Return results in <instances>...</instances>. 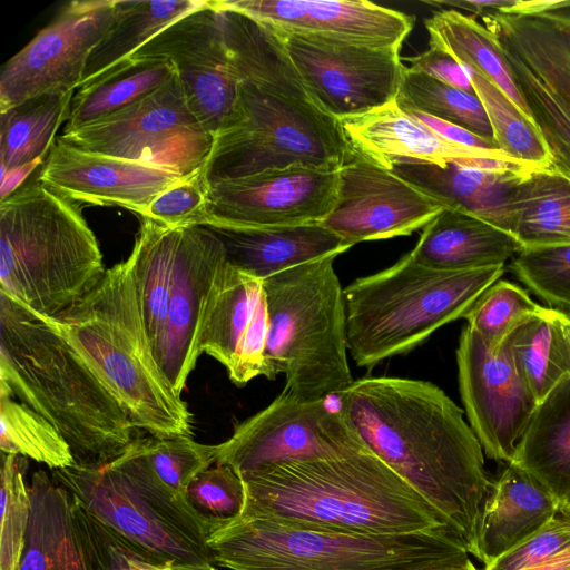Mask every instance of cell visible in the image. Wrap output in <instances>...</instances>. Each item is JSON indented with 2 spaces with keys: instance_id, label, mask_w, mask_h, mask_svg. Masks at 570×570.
<instances>
[{
  "instance_id": "obj_1",
  "label": "cell",
  "mask_w": 570,
  "mask_h": 570,
  "mask_svg": "<svg viewBox=\"0 0 570 570\" xmlns=\"http://www.w3.org/2000/svg\"><path fill=\"white\" fill-rule=\"evenodd\" d=\"M365 445L449 522L479 560L478 528L492 480L480 441L435 384L363 377L335 395Z\"/></svg>"
},
{
  "instance_id": "obj_2",
  "label": "cell",
  "mask_w": 570,
  "mask_h": 570,
  "mask_svg": "<svg viewBox=\"0 0 570 570\" xmlns=\"http://www.w3.org/2000/svg\"><path fill=\"white\" fill-rule=\"evenodd\" d=\"M214 6L238 80L234 112L213 139L206 183L293 165L340 170L352 151L341 120L313 99L281 38L252 18Z\"/></svg>"
},
{
  "instance_id": "obj_3",
  "label": "cell",
  "mask_w": 570,
  "mask_h": 570,
  "mask_svg": "<svg viewBox=\"0 0 570 570\" xmlns=\"http://www.w3.org/2000/svg\"><path fill=\"white\" fill-rule=\"evenodd\" d=\"M239 515L368 535L453 529L368 448L328 460L293 461L242 476Z\"/></svg>"
},
{
  "instance_id": "obj_4",
  "label": "cell",
  "mask_w": 570,
  "mask_h": 570,
  "mask_svg": "<svg viewBox=\"0 0 570 570\" xmlns=\"http://www.w3.org/2000/svg\"><path fill=\"white\" fill-rule=\"evenodd\" d=\"M0 381L58 430L77 465L100 468L141 435L68 341L1 291Z\"/></svg>"
},
{
  "instance_id": "obj_5",
  "label": "cell",
  "mask_w": 570,
  "mask_h": 570,
  "mask_svg": "<svg viewBox=\"0 0 570 570\" xmlns=\"http://www.w3.org/2000/svg\"><path fill=\"white\" fill-rule=\"evenodd\" d=\"M43 320L68 341L138 431L155 438L193 435L188 406L154 356L127 259L106 269L80 302Z\"/></svg>"
},
{
  "instance_id": "obj_6",
  "label": "cell",
  "mask_w": 570,
  "mask_h": 570,
  "mask_svg": "<svg viewBox=\"0 0 570 570\" xmlns=\"http://www.w3.org/2000/svg\"><path fill=\"white\" fill-rule=\"evenodd\" d=\"M106 273L75 202L38 178L0 200V291L47 318L80 302Z\"/></svg>"
},
{
  "instance_id": "obj_7",
  "label": "cell",
  "mask_w": 570,
  "mask_h": 570,
  "mask_svg": "<svg viewBox=\"0 0 570 570\" xmlns=\"http://www.w3.org/2000/svg\"><path fill=\"white\" fill-rule=\"evenodd\" d=\"M504 265L438 271L411 252L389 268L356 278L344 289L348 352L360 367L411 352L438 328L464 318Z\"/></svg>"
},
{
  "instance_id": "obj_8",
  "label": "cell",
  "mask_w": 570,
  "mask_h": 570,
  "mask_svg": "<svg viewBox=\"0 0 570 570\" xmlns=\"http://www.w3.org/2000/svg\"><path fill=\"white\" fill-rule=\"evenodd\" d=\"M140 436L100 468L73 464L52 470L51 476L94 517L158 564L179 570L214 564L208 538L218 525L157 476Z\"/></svg>"
},
{
  "instance_id": "obj_9",
  "label": "cell",
  "mask_w": 570,
  "mask_h": 570,
  "mask_svg": "<svg viewBox=\"0 0 570 570\" xmlns=\"http://www.w3.org/2000/svg\"><path fill=\"white\" fill-rule=\"evenodd\" d=\"M214 564L230 570H412L466 551L451 529L368 535L268 518H237L209 535Z\"/></svg>"
},
{
  "instance_id": "obj_10",
  "label": "cell",
  "mask_w": 570,
  "mask_h": 570,
  "mask_svg": "<svg viewBox=\"0 0 570 570\" xmlns=\"http://www.w3.org/2000/svg\"><path fill=\"white\" fill-rule=\"evenodd\" d=\"M336 256L263 281L268 312L266 360L274 377L284 374V389L302 401L335 396L354 382Z\"/></svg>"
},
{
  "instance_id": "obj_11",
  "label": "cell",
  "mask_w": 570,
  "mask_h": 570,
  "mask_svg": "<svg viewBox=\"0 0 570 570\" xmlns=\"http://www.w3.org/2000/svg\"><path fill=\"white\" fill-rule=\"evenodd\" d=\"M59 139L88 153L190 177L204 169L214 137L193 112L175 75L139 101Z\"/></svg>"
},
{
  "instance_id": "obj_12",
  "label": "cell",
  "mask_w": 570,
  "mask_h": 570,
  "mask_svg": "<svg viewBox=\"0 0 570 570\" xmlns=\"http://www.w3.org/2000/svg\"><path fill=\"white\" fill-rule=\"evenodd\" d=\"M366 448L327 399L302 401L284 389L215 445V464L230 465L245 476L276 464L335 459Z\"/></svg>"
},
{
  "instance_id": "obj_13",
  "label": "cell",
  "mask_w": 570,
  "mask_h": 570,
  "mask_svg": "<svg viewBox=\"0 0 570 570\" xmlns=\"http://www.w3.org/2000/svg\"><path fill=\"white\" fill-rule=\"evenodd\" d=\"M275 33L307 91L332 117L362 116L395 100L405 67L400 48Z\"/></svg>"
},
{
  "instance_id": "obj_14",
  "label": "cell",
  "mask_w": 570,
  "mask_h": 570,
  "mask_svg": "<svg viewBox=\"0 0 570 570\" xmlns=\"http://www.w3.org/2000/svg\"><path fill=\"white\" fill-rule=\"evenodd\" d=\"M115 0H75L1 68L0 112L79 88L87 59L112 21Z\"/></svg>"
},
{
  "instance_id": "obj_15",
  "label": "cell",
  "mask_w": 570,
  "mask_h": 570,
  "mask_svg": "<svg viewBox=\"0 0 570 570\" xmlns=\"http://www.w3.org/2000/svg\"><path fill=\"white\" fill-rule=\"evenodd\" d=\"M455 356L469 425L489 459L510 463L538 402L517 368L508 341L491 350L466 325Z\"/></svg>"
},
{
  "instance_id": "obj_16",
  "label": "cell",
  "mask_w": 570,
  "mask_h": 570,
  "mask_svg": "<svg viewBox=\"0 0 570 570\" xmlns=\"http://www.w3.org/2000/svg\"><path fill=\"white\" fill-rule=\"evenodd\" d=\"M338 184V170L303 165L208 183L206 227L321 223L336 204Z\"/></svg>"
},
{
  "instance_id": "obj_17",
  "label": "cell",
  "mask_w": 570,
  "mask_h": 570,
  "mask_svg": "<svg viewBox=\"0 0 570 570\" xmlns=\"http://www.w3.org/2000/svg\"><path fill=\"white\" fill-rule=\"evenodd\" d=\"M145 58L174 65L193 112L213 137L227 125L236 106L238 80L213 0L158 32L130 59Z\"/></svg>"
},
{
  "instance_id": "obj_18",
  "label": "cell",
  "mask_w": 570,
  "mask_h": 570,
  "mask_svg": "<svg viewBox=\"0 0 570 570\" xmlns=\"http://www.w3.org/2000/svg\"><path fill=\"white\" fill-rule=\"evenodd\" d=\"M338 176L336 204L321 224L350 248L361 242L407 236L444 209L436 199L354 148Z\"/></svg>"
},
{
  "instance_id": "obj_19",
  "label": "cell",
  "mask_w": 570,
  "mask_h": 570,
  "mask_svg": "<svg viewBox=\"0 0 570 570\" xmlns=\"http://www.w3.org/2000/svg\"><path fill=\"white\" fill-rule=\"evenodd\" d=\"M228 264L222 240L208 227L179 228L167 318L155 351L160 370L178 395L200 355L202 328Z\"/></svg>"
},
{
  "instance_id": "obj_20",
  "label": "cell",
  "mask_w": 570,
  "mask_h": 570,
  "mask_svg": "<svg viewBox=\"0 0 570 570\" xmlns=\"http://www.w3.org/2000/svg\"><path fill=\"white\" fill-rule=\"evenodd\" d=\"M278 33L401 48L414 17L365 0H216Z\"/></svg>"
},
{
  "instance_id": "obj_21",
  "label": "cell",
  "mask_w": 570,
  "mask_h": 570,
  "mask_svg": "<svg viewBox=\"0 0 570 570\" xmlns=\"http://www.w3.org/2000/svg\"><path fill=\"white\" fill-rule=\"evenodd\" d=\"M185 178L158 167L88 153L59 138L38 176L72 202L119 206L139 215L160 193Z\"/></svg>"
},
{
  "instance_id": "obj_22",
  "label": "cell",
  "mask_w": 570,
  "mask_h": 570,
  "mask_svg": "<svg viewBox=\"0 0 570 570\" xmlns=\"http://www.w3.org/2000/svg\"><path fill=\"white\" fill-rule=\"evenodd\" d=\"M341 122L352 148L390 170L409 163L446 167L451 163L464 165L481 158L518 160L501 149L470 148L448 141L395 100Z\"/></svg>"
},
{
  "instance_id": "obj_23",
  "label": "cell",
  "mask_w": 570,
  "mask_h": 570,
  "mask_svg": "<svg viewBox=\"0 0 570 570\" xmlns=\"http://www.w3.org/2000/svg\"><path fill=\"white\" fill-rule=\"evenodd\" d=\"M484 499L478 528L479 560L488 566L553 518L561 502L537 479L505 463Z\"/></svg>"
},
{
  "instance_id": "obj_24",
  "label": "cell",
  "mask_w": 570,
  "mask_h": 570,
  "mask_svg": "<svg viewBox=\"0 0 570 570\" xmlns=\"http://www.w3.org/2000/svg\"><path fill=\"white\" fill-rule=\"evenodd\" d=\"M392 170L444 208L478 217L513 236V195L528 173L494 171L455 163L439 167L426 163L395 165Z\"/></svg>"
},
{
  "instance_id": "obj_25",
  "label": "cell",
  "mask_w": 570,
  "mask_h": 570,
  "mask_svg": "<svg viewBox=\"0 0 570 570\" xmlns=\"http://www.w3.org/2000/svg\"><path fill=\"white\" fill-rule=\"evenodd\" d=\"M208 228L222 240L229 263L261 281L312 261L338 256L350 248L321 223Z\"/></svg>"
},
{
  "instance_id": "obj_26",
  "label": "cell",
  "mask_w": 570,
  "mask_h": 570,
  "mask_svg": "<svg viewBox=\"0 0 570 570\" xmlns=\"http://www.w3.org/2000/svg\"><path fill=\"white\" fill-rule=\"evenodd\" d=\"M480 18L498 45L570 108V18L501 11Z\"/></svg>"
},
{
  "instance_id": "obj_27",
  "label": "cell",
  "mask_w": 570,
  "mask_h": 570,
  "mask_svg": "<svg viewBox=\"0 0 570 570\" xmlns=\"http://www.w3.org/2000/svg\"><path fill=\"white\" fill-rule=\"evenodd\" d=\"M520 250L511 234L461 210L444 208L423 227L411 254L429 268L465 271L505 264Z\"/></svg>"
},
{
  "instance_id": "obj_28",
  "label": "cell",
  "mask_w": 570,
  "mask_h": 570,
  "mask_svg": "<svg viewBox=\"0 0 570 570\" xmlns=\"http://www.w3.org/2000/svg\"><path fill=\"white\" fill-rule=\"evenodd\" d=\"M29 497L21 570H87L75 532L70 492L38 470L29 482Z\"/></svg>"
},
{
  "instance_id": "obj_29",
  "label": "cell",
  "mask_w": 570,
  "mask_h": 570,
  "mask_svg": "<svg viewBox=\"0 0 570 570\" xmlns=\"http://www.w3.org/2000/svg\"><path fill=\"white\" fill-rule=\"evenodd\" d=\"M510 463L537 479L561 505L570 498V376L538 404Z\"/></svg>"
},
{
  "instance_id": "obj_30",
  "label": "cell",
  "mask_w": 570,
  "mask_h": 570,
  "mask_svg": "<svg viewBox=\"0 0 570 570\" xmlns=\"http://www.w3.org/2000/svg\"><path fill=\"white\" fill-rule=\"evenodd\" d=\"M206 1L115 0L110 27L90 52L79 88L129 60L158 32L203 7Z\"/></svg>"
},
{
  "instance_id": "obj_31",
  "label": "cell",
  "mask_w": 570,
  "mask_h": 570,
  "mask_svg": "<svg viewBox=\"0 0 570 570\" xmlns=\"http://www.w3.org/2000/svg\"><path fill=\"white\" fill-rule=\"evenodd\" d=\"M178 239L179 228H170L142 217L135 245L127 258L154 356L167 318Z\"/></svg>"
},
{
  "instance_id": "obj_32",
  "label": "cell",
  "mask_w": 570,
  "mask_h": 570,
  "mask_svg": "<svg viewBox=\"0 0 570 570\" xmlns=\"http://www.w3.org/2000/svg\"><path fill=\"white\" fill-rule=\"evenodd\" d=\"M433 42L463 66L476 71L499 88L535 125L515 82L512 69L492 33L473 16L453 9H439L424 21Z\"/></svg>"
},
{
  "instance_id": "obj_33",
  "label": "cell",
  "mask_w": 570,
  "mask_h": 570,
  "mask_svg": "<svg viewBox=\"0 0 570 570\" xmlns=\"http://www.w3.org/2000/svg\"><path fill=\"white\" fill-rule=\"evenodd\" d=\"M513 237L521 249L570 245V178L552 167L525 174L513 195Z\"/></svg>"
},
{
  "instance_id": "obj_34",
  "label": "cell",
  "mask_w": 570,
  "mask_h": 570,
  "mask_svg": "<svg viewBox=\"0 0 570 570\" xmlns=\"http://www.w3.org/2000/svg\"><path fill=\"white\" fill-rule=\"evenodd\" d=\"M176 75L161 58L129 59L96 81L77 89L63 132L73 131L153 94Z\"/></svg>"
},
{
  "instance_id": "obj_35",
  "label": "cell",
  "mask_w": 570,
  "mask_h": 570,
  "mask_svg": "<svg viewBox=\"0 0 570 570\" xmlns=\"http://www.w3.org/2000/svg\"><path fill=\"white\" fill-rule=\"evenodd\" d=\"M75 91L41 95L3 112L0 129L1 175L42 160L67 121Z\"/></svg>"
},
{
  "instance_id": "obj_36",
  "label": "cell",
  "mask_w": 570,
  "mask_h": 570,
  "mask_svg": "<svg viewBox=\"0 0 570 570\" xmlns=\"http://www.w3.org/2000/svg\"><path fill=\"white\" fill-rule=\"evenodd\" d=\"M263 295V281L228 264L199 337V353L229 372Z\"/></svg>"
},
{
  "instance_id": "obj_37",
  "label": "cell",
  "mask_w": 570,
  "mask_h": 570,
  "mask_svg": "<svg viewBox=\"0 0 570 570\" xmlns=\"http://www.w3.org/2000/svg\"><path fill=\"white\" fill-rule=\"evenodd\" d=\"M508 343L538 404L570 376V347L556 309L546 307L524 322Z\"/></svg>"
},
{
  "instance_id": "obj_38",
  "label": "cell",
  "mask_w": 570,
  "mask_h": 570,
  "mask_svg": "<svg viewBox=\"0 0 570 570\" xmlns=\"http://www.w3.org/2000/svg\"><path fill=\"white\" fill-rule=\"evenodd\" d=\"M0 449L47 465L51 471L75 464L71 449L43 416L19 402L0 381Z\"/></svg>"
},
{
  "instance_id": "obj_39",
  "label": "cell",
  "mask_w": 570,
  "mask_h": 570,
  "mask_svg": "<svg viewBox=\"0 0 570 570\" xmlns=\"http://www.w3.org/2000/svg\"><path fill=\"white\" fill-rule=\"evenodd\" d=\"M395 102L460 126L482 138L494 140L488 115L476 94L443 83L404 67Z\"/></svg>"
},
{
  "instance_id": "obj_40",
  "label": "cell",
  "mask_w": 570,
  "mask_h": 570,
  "mask_svg": "<svg viewBox=\"0 0 570 570\" xmlns=\"http://www.w3.org/2000/svg\"><path fill=\"white\" fill-rule=\"evenodd\" d=\"M466 69L474 91L483 104L498 147L531 166L551 167L550 154L538 127L492 82L476 71Z\"/></svg>"
},
{
  "instance_id": "obj_41",
  "label": "cell",
  "mask_w": 570,
  "mask_h": 570,
  "mask_svg": "<svg viewBox=\"0 0 570 570\" xmlns=\"http://www.w3.org/2000/svg\"><path fill=\"white\" fill-rule=\"evenodd\" d=\"M548 148L551 167L570 178V108L514 55L501 48Z\"/></svg>"
},
{
  "instance_id": "obj_42",
  "label": "cell",
  "mask_w": 570,
  "mask_h": 570,
  "mask_svg": "<svg viewBox=\"0 0 570 570\" xmlns=\"http://www.w3.org/2000/svg\"><path fill=\"white\" fill-rule=\"evenodd\" d=\"M544 308L527 289L499 279L483 292L464 318L489 348L498 350L519 326Z\"/></svg>"
},
{
  "instance_id": "obj_43",
  "label": "cell",
  "mask_w": 570,
  "mask_h": 570,
  "mask_svg": "<svg viewBox=\"0 0 570 570\" xmlns=\"http://www.w3.org/2000/svg\"><path fill=\"white\" fill-rule=\"evenodd\" d=\"M26 459L2 453L0 570H21L30 515Z\"/></svg>"
},
{
  "instance_id": "obj_44",
  "label": "cell",
  "mask_w": 570,
  "mask_h": 570,
  "mask_svg": "<svg viewBox=\"0 0 570 570\" xmlns=\"http://www.w3.org/2000/svg\"><path fill=\"white\" fill-rule=\"evenodd\" d=\"M510 267L549 308L570 312V245L521 249Z\"/></svg>"
},
{
  "instance_id": "obj_45",
  "label": "cell",
  "mask_w": 570,
  "mask_h": 570,
  "mask_svg": "<svg viewBox=\"0 0 570 570\" xmlns=\"http://www.w3.org/2000/svg\"><path fill=\"white\" fill-rule=\"evenodd\" d=\"M71 512L77 541L87 570H132L142 563L158 564L94 517L73 495Z\"/></svg>"
},
{
  "instance_id": "obj_46",
  "label": "cell",
  "mask_w": 570,
  "mask_h": 570,
  "mask_svg": "<svg viewBox=\"0 0 570 570\" xmlns=\"http://www.w3.org/2000/svg\"><path fill=\"white\" fill-rule=\"evenodd\" d=\"M142 451L157 476L185 494L190 483L215 464V445L196 442L189 435L140 436Z\"/></svg>"
},
{
  "instance_id": "obj_47",
  "label": "cell",
  "mask_w": 570,
  "mask_h": 570,
  "mask_svg": "<svg viewBox=\"0 0 570 570\" xmlns=\"http://www.w3.org/2000/svg\"><path fill=\"white\" fill-rule=\"evenodd\" d=\"M186 497L200 515L219 525L242 513L245 485L230 465L214 464L190 483Z\"/></svg>"
},
{
  "instance_id": "obj_48",
  "label": "cell",
  "mask_w": 570,
  "mask_h": 570,
  "mask_svg": "<svg viewBox=\"0 0 570 570\" xmlns=\"http://www.w3.org/2000/svg\"><path fill=\"white\" fill-rule=\"evenodd\" d=\"M207 202L202 170L160 193L140 216L170 228L207 226Z\"/></svg>"
},
{
  "instance_id": "obj_49",
  "label": "cell",
  "mask_w": 570,
  "mask_h": 570,
  "mask_svg": "<svg viewBox=\"0 0 570 570\" xmlns=\"http://www.w3.org/2000/svg\"><path fill=\"white\" fill-rule=\"evenodd\" d=\"M570 550V512L559 510L531 537L492 563L484 570H523L543 564Z\"/></svg>"
},
{
  "instance_id": "obj_50",
  "label": "cell",
  "mask_w": 570,
  "mask_h": 570,
  "mask_svg": "<svg viewBox=\"0 0 570 570\" xmlns=\"http://www.w3.org/2000/svg\"><path fill=\"white\" fill-rule=\"evenodd\" d=\"M268 312L263 289L253 320L240 342L233 368L228 372L230 381L243 386L257 376L275 380L267 360Z\"/></svg>"
},
{
  "instance_id": "obj_51",
  "label": "cell",
  "mask_w": 570,
  "mask_h": 570,
  "mask_svg": "<svg viewBox=\"0 0 570 570\" xmlns=\"http://www.w3.org/2000/svg\"><path fill=\"white\" fill-rule=\"evenodd\" d=\"M402 60L407 61L409 69L425 73L454 88L475 94L469 70L440 46L429 41V48Z\"/></svg>"
},
{
  "instance_id": "obj_52",
  "label": "cell",
  "mask_w": 570,
  "mask_h": 570,
  "mask_svg": "<svg viewBox=\"0 0 570 570\" xmlns=\"http://www.w3.org/2000/svg\"><path fill=\"white\" fill-rule=\"evenodd\" d=\"M423 122L441 138L456 145L480 149H500L494 140L482 138L460 126L432 117L421 111L403 109Z\"/></svg>"
},
{
  "instance_id": "obj_53",
  "label": "cell",
  "mask_w": 570,
  "mask_h": 570,
  "mask_svg": "<svg viewBox=\"0 0 570 570\" xmlns=\"http://www.w3.org/2000/svg\"><path fill=\"white\" fill-rule=\"evenodd\" d=\"M517 0H490V1H478V0H429L424 3L435 7L438 9H453V10H465L475 17H482L492 11H507L509 10Z\"/></svg>"
},
{
  "instance_id": "obj_54",
  "label": "cell",
  "mask_w": 570,
  "mask_h": 570,
  "mask_svg": "<svg viewBox=\"0 0 570 570\" xmlns=\"http://www.w3.org/2000/svg\"><path fill=\"white\" fill-rule=\"evenodd\" d=\"M412 570H478L466 551L441 558Z\"/></svg>"
},
{
  "instance_id": "obj_55",
  "label": "cell",
  "mask_w": 570,
  "mask_h": 570,
  "mask_svg": "<svg viewBox=\"0 0 570 570\" xmlns=\"http://www.w3.org/2000/svg\"><path fill=\"white\" fill-rule=\"evenodd\" d=\"M42 160H37L29 165L19 167L11 171L4 173L1 175V198H4L12 191H14L18 187H20L21 181L27 177L35 167L40 164Z\"/></svg>"
},
{
  "instance_id": "obj_56",
  "label": "cell",
  "mask_w": 570,
  "mask_h": 570,
  "mask_svg": "<svg viewBox=\"0 0 570 570\" xmlns=\"http://www.w3.org/2000/svg\"><path fill=\"white\" fill-rule=\"evenodd\" d=\"M523 570H570V550L549 562Z\"/></svg>"
},
{
  "instance_id": "obj_57",
  "label": "cell",
  "mask_w": 570,
  "mask_h": 570,
  "mask_svg": "<svg viewBox=\"0 0 570 570\" xmlns=\"http://www.w3.org/2000/svg\"><path fill=\"white\" fill-rule=\"evenodd\" d=\"M557 312H558L560 323L562 325L564 335L567 337V341H568V344L570 347V315L566 312H561V311H557Z\"/></svg>"
},
{
  "instance_id": "obj_58",
  "label": "cell",
  "mask_w": 570,
  "mask_h": 570,
  "mask_svg": "<svg viewBox=\"0 0 570 570\" xmlns=\"http://www.w3.org/2000/svg\"><path fill=\"white\" fill-rule=\"evenodd\" d=\"M155 570H179V569H175L171 566H156ZM202 570H218V569L216 568L215 564H210L207 568L202 569Z\"/></svg>"
},
{
  "instance_id": "obj_59",
  "label": "cell",
  "mask_w": 570,
  "mask_h": 570,
  "mask_svg": "<svg viewBox=\"0 0 570 570\" xmlns=\"http://www.w3.org/2000/svg\"><path fill=\"white\" fill-rule=\"evenodd\" d=\"M156 566H159V564H154V563H142L138 567H136L135 569L132 570H155V567Z\"/></svg>"
},
{
  "instance_id": "obj_60",
  "label": "cell",
  "mask_w": 570,
  "mask_h": 570,
  "mask_svg": "<svg viewBox=\"0 0 570 570\" xmlns=\"http://www.w3.org/2000/svg\"><path fill=\"white\" fill-rule=\"evenodd\" d=\"M560 509L570 512V498L564 503H562Z\"/></svg>"
},
{
  "instance_id": "obj_61",
  "label": "cell",
  "mask_w": 570,
  "mask_h": 570,
  "mask_svg": "<svg viewBox=\"0 0 570 570\" xmlns=\"http://www.w3.org/2000/svg\"><path fill=\"white\" fill-rule=\"evenodd\" d=\"M566 313H568L570 315V312H566Z\"/></svg>"
}]
</instances>
